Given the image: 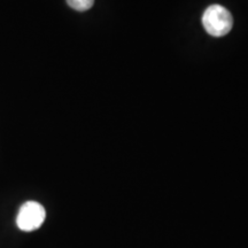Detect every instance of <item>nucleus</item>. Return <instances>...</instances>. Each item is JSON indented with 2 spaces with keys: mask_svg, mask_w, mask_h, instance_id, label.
<instances>
[{
  "mask_svg": "<svg viewBox=\"0 0 248 248\" xmlns=\"http://www.w3.org/2000/svg\"><path fill=\"white\" fill-rule=\"evenodd\" d=\"M202 26L210 36L223 37L228 35L233 27V17L223 6L212 5L202 15Z\"/></svg>",
  "mask_w": 248,
  "mask_h": 248,
  "instance_id": "1",
  "label": "nucleus"
},
{
  "mask_svg": "<svg viewBox=\"0 0 248 248\" xmlns=\"http://www.w3.org/2000/svg\"><path fill=\"white\" fill-rule=\"evenodd\" d=\"M46 212L42 204L36 201H27L21 206L16 217V225L24 232L35 231L45 221Z\"/></svg>",
  "mask_w": 248,
  "mask_h": 248,
  "instance_id": "2",
  "label": "nucleus"
},
{
  "mask_svg": "<svg viewBox=\"0 0 248 248\" xmlns=\"http://www.w3.org/2000/svg\"><path fill=\"white\" fill-rule=\"evenodd\" d=\"M67 4L77 12H85L94 4V0H67Z\"/></svg>",
  "mask_w": 248,
  "mask_h": 248,
  "instance_id": "3",
  "label": "nucleus"
}]
</instances>
